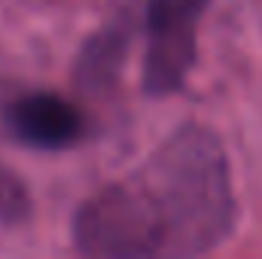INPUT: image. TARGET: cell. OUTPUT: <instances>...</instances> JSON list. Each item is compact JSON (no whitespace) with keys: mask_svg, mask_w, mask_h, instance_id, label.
Wrapping results in <instances>:
<instances>
[{"mask_svg":"<svg viewBox=\"0 0 262 259\" xmlns=\"http://www.w3.org/2000/svg\"><path fill=\"white\" fill-rule=\"evenodd\" d=\"M238 226L232 165L216 131L174 128L149 159L89 195L70 223L76 250L101 259L204 256Z\"/></svg>","mask_w":262,"mask_h":259,"instance_id":"1","label":"cell"},{"mask_svg":"<svg viewBox=\"0 0 262 259\" xmlns=\"http://www.w3.org/2000/svg\"><path fill=\"white\" fill-rule=\"evenodd\" d=\"M210 0H146L143 92L149 98L177 95L198 58V25Z\"/></svg>","mask_w":262,"mask_h":259,"instance_id":"2","label":"cell"},{"mask_svg":"<svg viewBox=\"0 0 262 259\" xmlns=\"http://www.w3.org/2000/svg\"><path fill=\"white\" fill-rule=\"evenodd\" d=\"M12 140L31 149L58 153L70 149L85 137V113L55 92H31L15 98L3 113Z\"/></svg>","mask_w":262,"mask_h":259,"instance_id":"3","label":"cell"},{"mask_svg":"<svg viewBox=\"0 0 262 259\" xmlns=\"http://www.w3.org/2000/svg\"><path fill=\"white\" fill-rule=\"evenodd\" d=\"M125 52H128V18H116L104 25L95 37H89L73 67L79 92L101 95L110 85H116L125 64Z\"/></svg>","mask_w":262,"mask_h":259,"instance_id":"4","label":"cell"},{"mask_svg":"<svg viewBox=\"0 0 262 259\" xmlns=\"http://www.w3.org/2000/svg\"><path fill=\"white\" fill-rule=\"evenodd\" d=\"M31 217V195L25 180L0 165V226H21Z\"/></svg>","mask_w":262,"mask_h":259,"instance_id":"5","label":"cell"}]
</instances>
